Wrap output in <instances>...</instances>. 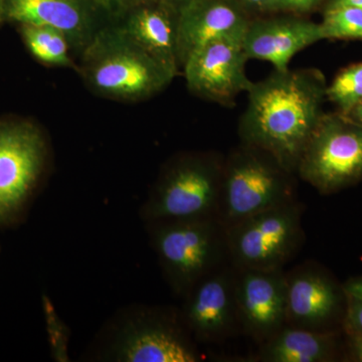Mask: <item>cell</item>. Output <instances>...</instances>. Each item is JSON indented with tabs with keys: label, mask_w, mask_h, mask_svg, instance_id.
<instances>
[{
	"label": "cell",
	"mask_w": 362,
	"mask_h": 362,
	"mask_svg": "<svg viewBox=\"0 0 362 362\" xmlns=\"http://www.w3.org/2000/svg\"><path fill=\"white\" fill-rule=\"evenodd\" d=\"M325 77L317 69L274 71L252 82L240 116V143L257 147L296 173L307 145L323 118Z\"/></svg>",
	"instance_id": "1"
},
{
	"label": "cell",
	"mask_w": 362,
	"mask_h": 362,
	"mask_svg": "<svg viewBox=\"0 0 362 362\" xmlns=\"http://www.w3.org/2000/svg\"><path fill=\"white\" fill-rule=\"evenodd\" d=\"M77 71L95 94L121 102L154 97L180 74L135 44L112 21L81 52Z\"/></svg>",
	"instance_id": "2"
},
{
	"label": "cell",
	"mask_w": 362,
	"mask_h": 362,
	"mask_svg": "<svg viewBox=\"0 0 362 362\" xmlns=\"http://www.w3.org/2000/svg\"><path fill=\"white\" fill-rule=\"evenodd\" d=\"M90 358L109 362H197L202 356L180 310L133 305L98 335Z\"/></svg>",
	"instance_id": "3"
},
{
	"label": "cell",
	"mask_w": 362,
	"mask_h": 362,
	"mask_svg": "<svg viewBox=\"0 0 362 362\" xmlns=\"http://www.w3.org/2000/svg\"><path fill=\"white\" fill-rule=\"evenodd\" d=\"M223 165L225 157L214 152H185L169 159L140 209L144 225L218 216Z\"/></svg>",
	"instance_id": "4"
},
{
	"label": "cell",
	"mask_w": 362,
	"mask_h": 362,
	"mask_svg": "<svg viewBox=\"0 0 362 362\" xmlns=\"http://www.w3.org/2000/svg\"><path fill=\"white\" fill-rule=\"evenodd\" d=\"M145 226L164 279L176 297L182 299L202 278L230 263L226 230L216 216Z\"/></svg>",
	"instance_id": "5"
},
{
	"label": "cell",
	"mask_w": 362,
	"mask_h": 362,
	"mask_svg": "<svg viewBox=\"0 0 362 362\" xmlns=\"http://www.w3.org/2000/svg\"><path fill=\"white\" fill-rule=\"evenodd\" d=\"M294 175L263 150L240 143L225 157L216 216L228 228L261 211L297 201Z\"/></svg>",
	"instance_id": "6"
},
{
	"label": "cell",
	"mask_w": 362,
	"mask_h": 362,
	"mask_svg": "<svg viewBox=\"0 0 362 362\" xmlns=\"http://www.w3.org/2000/svg\"><path fill=\"white\" fill-rule=\"evenodd\" d=\"M304 206L298 201L249 216L226 228L228 261L237 270H279L303 240Z\"/></svg>",
	"instance_id": "7"
},
{
	"label": "cell",
	"mask_w": 362,
	"mask_h": 362,
	"mask_svg": "<svg viewBox=\"0 0 362 362\" xmlns=\"http://www.w3.org/2000/svg\"><path fill=\"white\" fill-rule=\"evenodd\" d=\"M296 173L321 194L362 180V127L342 114H324L302 154Z\"/></svg>",
	"instance_id": "8"
},
{
	"label": "cell",
	"mask_w": 362,
	"mask_h": 362,
	"mask_svg": "<svg viewBox=\"0 0 362 362\" xmlns=\"http://www.w3.org/2000/svg\"><path fill=\"white\" fill-rule=\"evenodd\" d=\"M47 156V140L35 124L0 122V225L23 213L44 175Z\"/></svg>",
	"instance_id": "9"
},
{
	"label": "cell",
	"mask_w": 362,
	"mask_h": 362,
	"mask_svg": "<svg viewBox=\"0 0 362 362\" xmlns=\"http://www.w3.org/2000/svg\"><path fill=\"white\" fill-rule=\"evenodd\" d=\"M181 320L194 341H225L240 327L235 301V269L226 263L202 278L182 298Z\"/></svg>",
	"instance_id": "10"
},
{
	"label": "cell",
	"mask_w": 362,
	"mask_h": 362,
	"mask_svg": "<svg viewBox=\"0 0 362 362\" xmlns=\"http://www.w3.org/2000/svg\"><path fill=\"white\" fill-rule=\"evenodd\" d=\"M247 59L243 40L221 39L195 49L181 69L192 94L228 107L252 87L246 73Z\"/></svg>",
	"instance_id": "11"
},
{
	"label": "cell",
	"mask_w": 362,
	"mask_h": 362,
	"mask_svg": "<svg viewBox=\"0 0 362 362\" xmlns=\"http://www.w3.org/2000/svg\"><path fill=\"white\" fill-rule=\"evenodd\" d=\"M240 328L264 343L287 325V281L283 269H235Z\"/></svg>",
	"instance_id": "12"
},
{
	"label": "cell",
	"mask_w": 362,
	"mask_h": 362,
	"mask_svg": "<svg viewBox=\"0 0 362 362\" xmlns=\"http://www.w3.org/2000/svg\"><path fill=\"white\" fill-rule=\"evenodd\" d=\"M4 20L58 30L81 54L111 18L94 1L4 0Z\"/></svg>",
	"instance_id": "13"
},
{
	"label": "cell",
	"mask_w": 362,
	"mask_h": 362,
	"mask_svg": "<svg viewBox=\"0 0 362 362\" xmlns=\"http://www.w3.org/2000/svg\"><path fill=\"white\" fill-rule=\"evenodd\" d=\"M287 325L316 331L331 326L345 313L343 287L319 269L303 267L286 275Z\"/></svg>",
	"instance_id": "14"
},
{
	"label": "cell",
	"mask_w": 362,
	"mask_h": 362,
	"mask_svg": "<svg viewBox=\"0 0 362 362\" xmlns=\"http://www.w3.org/2000/svg\"><path fill=\"white\" fill-rule=\"evenodd\" d=\"M324 40L320 23L298 18L250 21L243 37L247 59L272 64L286 71L295 54Z\"/></svg>",
	"instance_id": "15"
},
{
	"label": "cell",
	"mask_w": 362,
	"mask_h": 362,
	"mask_svg": "<svg viewBox=\"0 0 362 362\" xmlns=\"http://www.w3.org/2000/svg\"><path fill=\"white\" fill-rule=\"evenodd\" d=\"M246 11L233 0H195L180 13L178 62L207 42L221 39L243 40L250 23Z\"/></svg>",
	"instance_id": "16"
},
{
	"label": "cell",
	"mask_w": 362,
	"mask_h": 362,
	"mask_svg": "<svg viewBox=\"0 0 362 362\" xmlns=\"http://www.w3.org/2000/svg\"><path fill=\"white\" fill-rule=\"evenodd\" d=\"M180 13L156 0H140L112 21L135 44L180 71Z\"/></svg>",
	"instance_id": "17"
},
{
	"label": "cell",
	"mask_w": 362,
	"mask_h": 362,
	"mask_svg": "<svg viewBox=\"0 0 362 362\" xmlns=\"http://www.w3.org/2000/svg\"><path fill=\"white\" fill-rule=\"evenodd\" d=\"M337 330L316 331L286 325L262 343L259 359L264 362L334 361L339 344Z\"/></svg>",
	"instance_id": "18"
},
{
	"label": "cell",
	"mask_w": 362,
	"mask_h": 362,
	"mask_svg": "<svg viewBox=\"0 0 362 362\" xmlns=\"http://www.w3.org/2000/svg\"><path fill=\"white\" fill-rule=\"evenodd\" d=\"M21 35L28 51L44 65L78 70L68 39L49 26L21 25Z\"/></svg>",
	"instance_id": "19"
},
{
	"label": "cell",
	"mask_w": 362,
	"mask_h": 362,
	"mask_svg": "<svg viewBox=\"0 0 362 362\" xmlns=\"http://www.w3.org/2000/svg\"><path fill=\"white\" fill-rule=\"evenodd\" d=\"M326 98L345 115L362 101V63L346 66L326 89Z\"/></svg>",
	"instance_id": "20"
},
{
	"label": "cell",
	"mask_w": 362,
	"mask_h": 362,
	"mask_svg": "<svg viewBox=\"0 0 362 362\" xmlns=\"http://www.w3.org/2000/svg\"><path fill=\"white\" fill-rule=\"evenodd\" d=\"M320 25L324 40H362V9L327 7Z\"/></svg>",
	"instance_id": "21"
},
{
	"label": "cell",
	"mask_w": 362,
	"mask_h": 362,
	"mask_svg": "<svg viewBox=\"0 0 362 362\" xmlns=\"http://www.w3.org/2000/svg\"><path fill=\"white\" fill-rule=\"evenodd\" d=\"M343 328L347 335L362 337V298L346 294Z\"/></svg>",
	"instance_id": "22"
},
{
	"label": "cell",
	"mask_w": 362,
	"mask_h": 362,
	"mask_svg": "<svg viewBox=\"0 0 362 362\" xmlns=\"http://www.w3.org/2000/svg\"><path fill=\"white\" fill-rule=\"evenodd\" d=\"M95 1L105 13L110 16L112 20L140 0H95Z\"/></svg>",
	"instance_id": "23"
},
{
	"label": "cell",
	"mask_w": 362,
	"mask_h": 362,
	"mask_svg": "<svg viewBox=\"0 0 362 362\" xmlns=\"http://www.w3.org/2000/svg\"><path fill=\"white\" fill-rule=\"evenodd\" d=\"M321 0H278L280 11L307 13L315 8Z\"/></svg>",
	"instance_id": "24"
},
{
	"label": "cell",
	"mask_w": 362,
	"mask_h": 362,
	"mask_svg": "<svg viewBox=\"0 0 362 362\" xmlns=\"http://www.w3.org/2000/svg\"><path fill=\"white\" fill-rule=\"evenodd\" d=\"M233 1L239 4L246 13V9H252L262 13L280 11L278 0H233Z\"/></svg>",
	"instance_id": "25"
},
{
	"label": "cell",
	"mask_w": 362,
	"mask_h": 362,
	"mask_svg": "<svg viewBox=\"0 0 362 362\" xmlns=\"http://www.w3.org/2000/svg\"><path fill=\"white\" fill-rule=\"evenodd\" d=\"M349 349L352 361L362 362V337L349 335Z\"/></svg>",
	"instance_id": "26"
},
{
	"label": "cell",
	"mask_w": 362,
	"mask_h": 362,
	"mask_svg": "<svg viewBox=\"0 0 362 362\" xmlns=\"http://www.w3.org/2000/svg\"><path fill=\"white\" fill-rule=\"evenodd\" d=\"M342 287L346 294L362 298V277L350 279Z\"/></svg>",
	"instance_id": "27"
},
{
	"label": "cell",
	"mask_w": 362,
	"mask_h": 362,
	"mask_svg": "<svg viewBox=\"0 0 362 362\" xmlns=\"http://www.w3.org/2000/svg\"><path fill=\"white\" fill-rule=\"evenodd\" d=\"M156 1L161 2V4L171 7V8L175 9V11L180 13L182 9L189 6V4H192L195 0H156Z\"/></svg>",
	"instance_id": "28"
},
{
	"label": "cell",
	"mask_w": 362,
	"mask_h": 362,
	"mask_svg": "<svg viewBox=\"0 0 362 362\" xmlns=\"http://www.w3.org/2000/svg\"><path fill=\"white\" fill-rule=\"evenodd\" d=\"M344 116L346 117L349 120L351 121V122L356 123V125L362 127V101L361 103L357 104L356 106H354V108H352L349 113L345 114Z\"/></svg>",
	"instance_id": "29"
},
{
	"label": "cell",
	"mask_w": 362,
	"mask_h": 362,
	"mask_svg": "<svg viewBox=\"0 0 362 362\" xmlns=\"http://www.w3.org/2000/svg\"><path fill=\"white\" fill-rule=\"evenodd\" d=\"M349 6L362 9V0H332L328 7Z\"/></svg>",
	"instance_id": "30"
},
{
	"label": "cell",
	"mask_w": 362,
	"mask_h": 362,
	"mask_svg": "<svg viewBox=\"0 0 362 362\" xmlns=\"http://www.w3.org/2000/svg\"><path fill=\"white\" fill-rule=\"evenodd\" d=\"M4 0H0V23H4Z\"/></svg>",
	"instance_id": "31"
},
{
	"label": "cell",
	"mask_w": 362,
	"mask_h": 362,
	"mask_svg": "<svg viewBox=\"0 0 362 362\" xmlns=\"http://www.w3.org/2000/svg\"><path fill=\"white\" fill-rule=\"evenodd\" d=\"M70 1H94V2H96L95 1V0H70ZM97 4V2H96Z\"/></svg>",
	"instance_id": "32"
}]
</instances>
